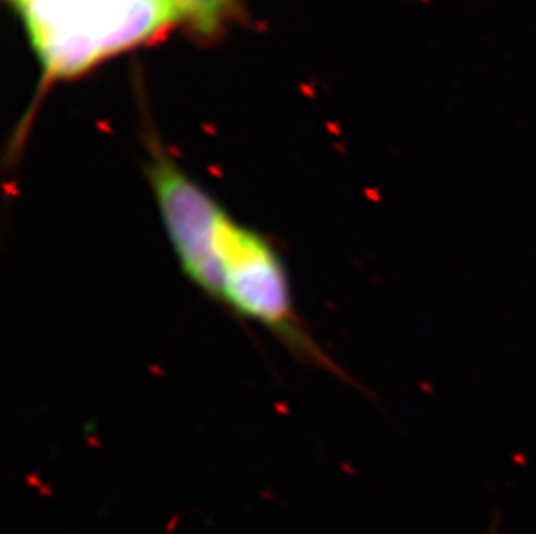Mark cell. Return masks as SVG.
<instances>
[{
  "instance_id": "obj_2",
  "label": "cell",
  "mask_w": 536,
  "mask_h": 534,
  "mask_svg": "<svg viewBox=\"0 0 536 534\" xmlns=\"http://www.w3.org/2000/svg\"><path fill=\"white\" fill-rule=\"evenodd\" d=\"M45 80L82 75L179 23L167 0H10Z\"/></svg>"
},
{
  "instance_id": "obj_1",
  "label": "cell",
  "mask_w": 536,
  "mask_h": 534,
  "mask_svg": "<svg viewBox=\"0 0 536 534\" xmlns=\"http://www.w3.org/2000/svg\"><path fill=\"white\" fill-rule=\"evenodd\" d=\"M181 270L215 304L266 328L299 363L349 380L299 314L290 274L276 241L243 224L226 206L219 210L202 245Z\"/></svg>"
},
{
  "instance_id": "obj_3",
  "label": "cell",
  "mask_w": 536,
  "mask_h": 534,
  "mask_svg": "<svg viewBox=\"0 0 536 534\" xmlns=\"http://www.w3.org/2000/svg\"><path fill=\"white\" fill-rule=\"evenodd\" d=\"M179 23H186L202 38L219 37L228 24L239 17V0H167Z\"/></svg>"
}]
</instances>
